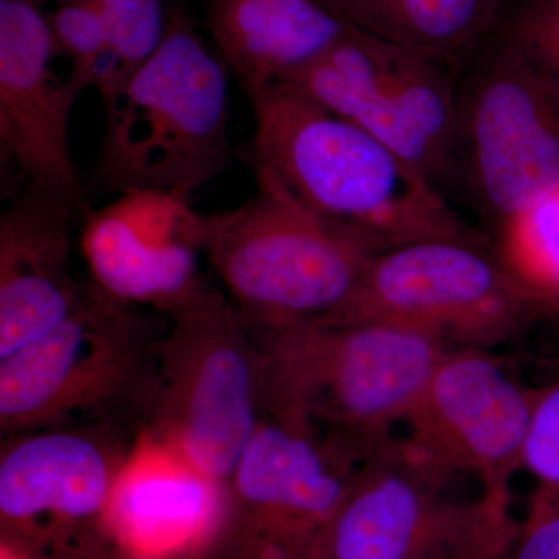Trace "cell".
<instances>
[{
    "instance_id": "10",
    "label": "cell",
    "mask_w": 559,
    "mask_h": 559,
    "mask_svg": "<svg viewBox=\"0 0 559 559\" xmlns=\"http://www.w3.org/2000/svg\"><path fill=\"white\" fill-rule=\"evenodd\" d=\"M356 466L310 429L264 412L224 481L218 522L200 559H319Z\"/></svg>"
},
{
    "instance_id": "11",
    "label": "cell",
    "mask_w": 559,
    "mask_h": 559,
    "mask_svg": "<svg viewBox=\"0 0 559 559\" xmlns=\"http://www.w3.org/2000/svg\"><path fill=\"white\" fill-rule=\"evenodd\" d=\"M140 433L120 426H75L2 439V539L38 559L116 558L109 500Z\"/></svg>"
},
{
    "instance_id": "12",
    "label": "cell",
    "mask_w": 559,
    "mask_h": 559,
    "mask_svg": "<svg viewBox=\"0 0 559 559\" xmlns=\"http://www.w3.org/2000/svg\"><path fill=\"white\" fill-rule=\"evenodd\" d=\"M455 69L349 31L282 84L356 124L440 189L457 121Z\"/></svg>"
},
{
    "instance_id": "14",
    "label": "cell",
    "mask_w": 559,
    "mask_h": 559,
    "mask_svg": "<svg viewBox=\"0 0 559 559\" xmlns=\"http://www.w3.org/2000/svg\"><path fill=\"white\" fill-rule=\"evenodd\" d=\"M50 0H0V142L27 189L90 212L70 150L80 95L51 68Z\"/></svg>"
},
{
    "instance_id": "4",
    "label": "cell",
    "mask_w": 559,
    "mask_h": 559,
    "mask_svg": "<svg viewBox=\"0 0 559 559\" xmlns=\"http://www.w3.org/2000/svg\"><path fill=\"white\" fill-rule=\"evenodd\" d=\"M164 329L90 280L61 325L0 359L2 439L75 426L142 432L156 395Z\"/></svg>"
},
{
    "instance_id": "2",
    "label": "cell",
    "mask_w": 559,
    "mask_h": 559,
    "mask_svg": "<svg viewBox=\"0 0 559 559\" xmlns=\"http://www.w3.org/2000/svg\"><path fill=\"white\" fill-rule=\"evenodd\" d=\"M252 331L264 355V412L310 429L356 463L396 440L393 429L406 425L450 347L382 320Z\"/></svg>"
},
{
    "instance_id": "16",
    "label": "cell",
    "mask_w": 559,
    "mask_h": 559,
    "mask_svg": "<svg viewBox=\"0 0 559 559\" xmlns=\"http://www.w3.org/2000/svg\"><path fill=\"white\" fill-rule=\"evenodd\" d=\"M86 213L27 189L0 216V359L61 325L83 300L72 274L76 221Z\"/></svg>"
},
{
    "instance_id": "7",
    "label": "cell",
    "mask_w": 559,
    "mask_h": 559,
    "mask_svg": "<svg viewBox=\"0 0 559 559\" xmlns=\"http://www.w3.org/2000/svg\"><path fill=\"white\" fill-rule=\"evenodd\" d=\"M455 176L496 231L559 190V91L496 32L457 79Z\"/></svg>"
},
{
    "instance_id": "13",
    "label": "cell",
    "mask_w": 559,
    "mask_h": 559,
    "mask_svg": "<svg viewBox=\"0 0 559 559\" xmlns=\"http://www.w3.org/2000/svg\"><path fill=\"white\" fill-rule=\"evenodd\" d=\"M536 390L521 385L491 353L448 348L407 418V443L452 474L510 489L522 469Z\"/></svg>"
},
{
    "instance_id": "5",
    "label": "cell",
    "mask_w": 559,
    "mask_h": 559,
    "mask_svg": "<svg viewBox=\"0 0 559 559\" xmlns=\"http://www.w3.org/2000/svg\"><path fill=\"white\" fill-rule=\"evenodd\" d=\"M238 207L201 212L202 252L252 329L316 322L347 304L371 257L359 238L255 171Z\"/></svg>"
},
{
    "instance_id": "3",
    "label": "cell",
    "mask_w": 559,
    "mask_h": 559,
    "mask_svg": "<svg viewBox=\"0 0 559 559\" xmlns=\"http://www.w3.org/2000/svg\"><path fill=\"white\" fill-rule=\"evenodd\" d=\"M95 183L105 193L189 194L229 170L227 69L182 7L168 10L159 49L109 100Z\"/></svg>"
},
{
    "instance_id": "25",
    "label": "cell",
    "mask_w": 559,
    "mask_h": 559,
    "mask_svg": "<svg viewBox=\"0 0 559 559\" xmlns=\"http://www.w3.org/2000/svg\"><path fill=\"white\" fill-rule=\"evenodd\" d=\"M503 559H559V511L532 518Z\"/></svg>"
},
{
    "instance_id": "6",
    "label": "cell",
    "mask_w": 559,
    "mask_h": 559,
    "mask_svg": "<svg viewBox=\"0 0 559 559\" xmlns=\"http://www.w3.org/2000/svg\"><path fill=\"white\" fill-rule=\"evenodd\" d=\"M165 319L142 432L226 481L263 419V349L229 297L207 285Z\"/></svg>"
},
{
    "instance_id": "26",
    "label": "cell",
    "mask_w": 559,
    "mask_h": 559,
    "mask_svg": "<svg viewBox=\"0 0 559 559\" xmlns=\"http://www.w3.org/2000/svg\"><path fill=\"white\" fill-rule=\"evenodd\" d=\"M0 559H38L31 551L22 549L10 540L0 539Z\"/></svg>"
},
{
    "instance_id": "24",
    "label": "cell",
    "mask_w": 559,
    "mask_h": 559,
    "mask_svg": "<svg viewBox=\"0 0 559 559\" xmlns=\"http://www.w3.org/2000/svg\"><path fill=\"white\" fill-rule=\"evenodd\" d=\"M496 33L559 91V0H516L509 10L503 7Z\"/></svg>"
},
{
    "instance_id": "20",
    "label": "cell",
    "mask_w": 559,
    "mask_h": 559,
    "mask_svg": "<svg viewBox=\"0 0 559 559\" xmlns=\"http://www.w3.org/2000/svg\"><path fill=\"white\" fill-rule=\"evenodd\" d=\"M495 252L507 270L559 314V190L514 216L496 231Z\"/></svg>"
},
{
    "instance_id": "28",
    "label": "cell",
    "mask_w": 559,
    "mask_h": 559,
    "mask_svg": "<svg viewBox=\"0 0 559 559\" xmlns=\"http://www.w3.org/2000/svg\"><path fill=\"white\" fill-rule=\"evenodd\" d=\"M319 559H330V558H329V551H326V554H325V555H322V557H320Z\"/></svg>"
},
{
    "instance_id": "15",
    "label": "cell",
    "mask_w": 559,
    "mask_h": 559,
    "mask_svg": "<svg viewBox=\"0 0 559 559\" xmlns=\"http://www.w3.org/2000/svg\"><path fill=\"white\" fill-rule=\"evenodd\" d=\"M81 223L91 282L112 299L165 316L204 288L201 212L189 194L130 191Z\"/></svg>"
},
{
    "instance_id": "22",
    "label": "cell",
    "mask_w": 559,
    "mask_h": 559,
    "mask_svg": "<svg viewBox=\"0 0 559 559\" xmlns=\"http://www.w3.org/2000/svg\"><path fill=\"white\" fill-rule=\"evenodd\" d=\"M522 469L536 480L527 520L559 511V378L536 390L530 417Z\"/></svg>"
},
{
    "instance_id": "1",
    "label": "cell",
    "mask_w": 559,
    "mask_h": 559,
    "mask_svg": "<svg viewBox=\"0 0 559 559\" xmlns=\"http://www.w3.org/2000/svg\"><path fill=\"white\" fill-rule=\"evenodd\" d=\"M249 102L253 170L377 255L426 240L485 241L440 189L356 124L285 84Z\"/></svg>"
},
{
    "instance_id": "8",
    "label": "cell",
    "mask_w": 559,
    "mask_h": 559,
    "mask_svg": "<svg viewBox=\"0 0 559 559\" xmlns=\"http://www.w3.org/2000/svg\"><path fill=\"white\" fill-rule=\"evenodd\" d=\"M457 474L406 440L356 466L329 543L330 559H503L522 533L510 489L463 498Z\"/></svg>"
},
{
    "instance_id": "19",
    "label": "cell",
    "mask_w": 559,
    "mask_h": 559,
    "mask_svg": "<svg viewBox=\"0 0 559 559\" xmlns=\"http://www.w3.org/2000/svg\"><path fill=\"white\" fill-rule=\"evenodd\" d=\"M352 27L455 69L498 28L503 0H319Z\"/></svg>"
},
{
    "instance_id": "23",
    "label": "cell",
    "mask_w": 559,
    "mask_h": 559,
    "mask_svg": "<svg viewBox=\"0 0 559 559\" xmlns=\"http://www.w3.org/2000/svg\"><path fill=\"white\" fill-rule=\"evenodd\" d=\"M100 10L110 46L121 61L127 83L159 49L167 32L168 10L165 0H95ZM124 86V84H123Z\"/></svg>"
},
{
    "instance_id": "27",
    "label": "cell",
    "mask_w": 559,
    "mask_h": 559,
    "mask_svg": "<svg viewBox=\"0 0 559 559\" xmlns=\"http://www.w3.org/2000/svg\"><path fill=\"white\" fill-rule=\"evenodd\" d=\"M114 559H156V558L140 557V555L119 554Z\"/></svg>"
},
{
    "instance_id": "9",
    "label": "cell",
    "mask_w": 559,
    "mask_h": 559,
    "mask_svg": "<svg viewBox=\"0 0 559 559\" xmlns=\"http://www.w3.org/2000/svg\"><path fill=\"white\" fill-rule=\"evenodd\" d=\"M549 316L485 241L426 240L371 257L340 311L316 322L400 323L485 348Z\"/></svg>"
},
{
    "instance_id": "18",
    "label": "cell",
    "mask_w": 559,
    "mask_h": 559,
    "mask_svg": "<svg viewBox=\"0 0 559 559\" xmlns=\"http://www.w3.org/2000/svg\"><path fill=\"white\" fill-rule=\"evenodd\" d=\"M352 25L319 0H210L207 28L248 98L320 60Z\"/></svg>"
},
{
    "instance_id": "21",
    "label": "cell",
    "mask_w": 559,
    "mask_h": 559,
    "mask_svg": "<svg viewBox=\"0 0 559 559\" xmlns=\"http://www.w3.org/2000/svg\"><path fill=\"white\" fill-rule=\"evenodd\" d=\"M49 25L57 57L72 62L66 80L76 94L97 90L106 102L121 91V61L95 0H58L49 10Z\"/></svg>"
},
{
    "instance_id": "17",
    "label": "cell",
    "mask_w": 559,
    "mask_h": 559,
    "mask_svg": "<svg viewBox=\"0 0 559 559\" xmlns=\"http://www.w3.org/2000/svg\"><path fill=\"white\" fill-rule=\"evenodd\" d=\"M223 499L224 481L142 432L110 495V539L119 554L200 559Z\"/></svg>"
}]
</instances>
